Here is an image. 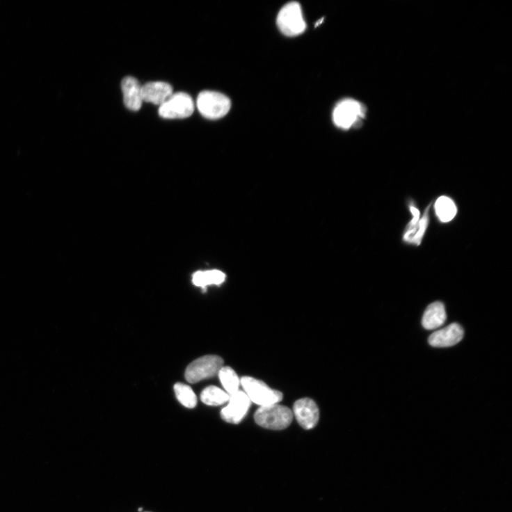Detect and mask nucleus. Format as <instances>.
Segmentation results:
<instances>
[{"mask_svg":"<svg viewBox=\"0 0 512 512\" xmlns=\"http://www.w3.org/2000/svg\"><path fill=\"white\" fill-rule=\"evenodd\" d=\"M226 275L218 271L198 272L193 275L195 285L205 287L209 285H219L225 280Z\"/></svg>","mask_w":512,"mask_h":512,"instance_id":"obj_19","label":"nucleus"},{"mask_svg":"<svg viewBox=\"0 0 512 512\" xmlns=\"http://www.w3.org/2000/svg\"><path fill=\"white\" fill-rule=\"evenodd\" d=\"M429 205L422 214L417 207L410 203L409 208L412 218L408 223L403 234V241L410 244L419 246L427 231L429 223Z\"/></svg>","mask_w":512,"mask_h":512,"instance_id":"obj_8","label":"nucleus"},{"mask_svg":"<svg viewBox=\"0 0 512 512\" xmlns=\"http://www.w3.org/2000/svg\"><path fill=\"white\" fill-rule=\"evenodd\" d=\"M241 384L250 402L260 407L278 404L282 399V394L271 389L266 383L250 376L241 379Z\"/></svg>","mask_w":512,"mask_h":512,"instance_id":"obj_2","label":"nucleus"},{"mask_svg":"<svg viewBox=\"0 0 512 512\" xmlns=\"http://www.w3.org/2000/svg\"><path fill=\"white\" fill-rule=\"evenodd\" d=\"M323 20H324V19L323 18V19H320L319 21H318V22H317V24H316L315 26H319V25L323 23Z\"/></svg>","mask_w":512,"mask_h":512,"instance_id":"obj_20","label":"nucleus"},{"mask_svg":"<svg viewBox=\"0 0 512 512\" xmlns=\"http://www.w3.org/2000/svg\"><path fill=\"white\" fill-rule=\"evenodd\" d=\"M218 375L222 386L230 396L239 391L241 380L233 369L230 367H223Z\"/></svg>","mask_w":512,"mask_h":512,"instance_id":"obj_16","label":"nucleus"},{"mask_svg":"<svg viewBox=\"0 0 512 512\" xmlns=\"http://www.w3.org/2000/svg\"><path fill=\"white\" fill-rule=\"evenodd\" d=\"M121 88L125 106L134 111H139L143 102L142 86L139 81L131 77H125L121 82Z\"/></svg>","mask_w":512,"mask_h":512,"instance_id":"obj_13","label":"nucleus"},{"mask_svg":"<svg viewBox=\"0 0 512 512\" xmlns=\"http://www.w3.org/2000/svg\"><path fill=\"white\" fill-rule=\"evenodd\" d=\"M230 396L216 387L206 388L201 394L202 401L208 406H216L229 401Z\"/></svg>","mask_w":512,"mask_h":512,"instance_id":"obj_17","label":"nucleus"},{"mask_svg":"<svg viewBox=\"0 0 512 512\" xmlns=\"http://www.w3.org/2000/svg\"><path fill=\"white\" fill-rule=\"evenodd\" d=\"M195 111V104L191 96L179 92L173 94L161 106H159V115L166 119L186 118Z\"/></svg>","mask_w":512,"mask_h":512,"instance_id":"obj_7","label":"nucleus"},{"mask_svg":"<svg viewBox=\"0 0 512 512\" xmlns=\"http://www.w3.org/2000/svg\"><path fill=\"white\" fill-rule=\"evenodd\" d=\"M229 404L221 411L223 420L232 424H239L245 418L250 407V401L243 391L230 396Z\"/></svg>","mask_w":512,"mask_h":512,"instance_id":"obj_9","label":"nucleus"},{"mask_svg":"<svg viewBox=\"0 0 512 512\" xmlns=\"http://www.w3.org/2000/svg\"><path fill=\"white\" fill-rule=\"evenodd\" d=\"M177 399L184 406L193 408L197 406L198 398L193 390L184 383H177L174 387Z\"/></svg>","mask_w":512,"mask_h":512,"instance_id":"obj_18","label":"nucleus"},{"mask_svg":"<svg viewBox=\"0 0 512 512\" xmlns=\"http://www.w3.org/2000/svg\"><path fill=\"white\" fill-rule=\"evenodd\" d=\"M464 337V330L458 323H453L433 333L429 339L434 347H450L459 343Z\"/></svg>","mask_w":512,"mask_h":512,"instance_id":"obj_11","label":"nucleus"},{"mask_svg":"<svg viewBox=\"0 0 512 512\" xmlns=\"http://www.w3.org/2000/svg\"><path fill=\"white\" fill-rule=\"evenodd\" d=\"M447 315L444 304L441 302H435L426 310L422 319V325L426 330H435L445 323Z\"/></svg>","mask_w":512,"mask_h":512,"instance_id":"obj_14","label":"nucleus"},{"mask_svg":"<svg viewBox=\"0 0 512 512\" xmlns=\"http://www.w3.org/2000/svg\"><path fill=\"white\" fill-rule=\"evenodd\" d=\"M223 361L216 355H207L191 362L186 369L185 378L191 383L215 376L223 367Z\"/></svg>","mask_w":512,"mask_h":512,"instance_id":"obj_6","label":"nucleus"},{"mask_svg":"<svg viewBox=\"0 0 512 512\" xmlns=\"http://www.w3.org/2000/svg\"><path fill=\"white\" fill-rule=\"evenodd\" d=\"M231 106V101L227 95L216 91H202L197 100V106L202 115L210 120L225 116Z\"/></svg>","mask_w":512,"mask_h":512,"instance_id":"obj_3","label":"nucleus"},{"mask_svg":"<svg viewBox=\"0 0 512 512\" xmlns=\"http://www.w3.org/2000/svg\"><path fill=\"white\" fill-rule=\"evenodd\" d=\"M139 512H143V508L141 507L138 509Z\"/></svg>","mask_w":512,"mask_h":512,"instance_id":"obj_21","label":"nucleus"},{"mask_svg":"<svg viewBox=\"0 0 512 512\" xmlns=\"http://www.w3.org/2000/svg\"><path fill=\"white\" fill-rule=\"evenodd\" d=\"M366 114V109L358 101L346 99L341 101L334 109L333 121L341 129L349 130L359 125Z\"/></svg>","mask_w":512,"mask_h":512,"instance_id":"obj_5","label":"nucleus"},{"mask_svg":"<svg viewBox=\"0 0 512 512\" xmlns=\"http://www.w3.org/2000/svg\"><path fill=\"white\" fill-rule=\"evenodd\" d=\"M144 512H151V511H144Z\"/></svg>","mask_w":512,"mask_h":512,"instance_id":"obj_22","label":"nucleus"},{"mask_svg":"<svg viewBox=\"0 0 512 512\" xmlns=\"http://www.w3.org/2000/svg\"><path fill=\"white\" fill-rule=\"evenodd\" d=\"M293 413L300 426L305 430L314 428L319 419L318 406L309 398L297 401L294 404Z\"/></svg>","mask_w":512,"mask_h":512,"instance_id":"obj_10","label":"nucleus"},{"mask_svg":"<svg viewBox=\"0 0 512 512\" xmlns=\"http://www.w3.org/2000/svg\"><path fill=\"white\" fill-rule=\"evenodd\" d=\"M277 24L286 36L296 37L303 34L306 29V22L301 5L296 2L285 5L278 14Z\"/></svg>","mask_w":512,"mask_h":512,"instance_id":"obj_4","label":"nucleus"},{"mask_svg":"<svg viewBox=\"0 0 512 512\" xmlns=\"http://www.w3.org/2000/svg\"><path fill=\"white\" fill-rule=\"evenodd\" d=\"M254 419L256 424L264 429L280 431L291 424L294 413L289 408L274 404L260 407L255 413Z\"/></svg>","mask_w":512,"mask_h":512,"instance_id":"obj_1","label":"nucleus"},{"mask_svg":"<svg viewBox=\"0 0 512 512\" xmlns=\"http://www.w3.org/2000/svg\"><path fill=\"white\" fill-rule=\"evenodd\" d=\"M435 211L437 217L442 223H448L456 217L458 209L452 199L446 196H441L435 203Z\"/></svg>","mask_w":512,"mask_h":512,"instance_id":"obj_15","label":"nucleus"},{"mask_svg":"<svg viewBox=\"0 0 512 512\" xmlns=\"http://www.w3.org/2000/svg\"><path fill=\"white\" fill-rule=\"evenodd\" d=\"M173 94L172 86L166 82H149L142 86L143 101L161 106Z\"/></svg>","mask_w":512,"mask_h":512,"instance_id":"obj_12","label":"nucleus"}]
</instances>
